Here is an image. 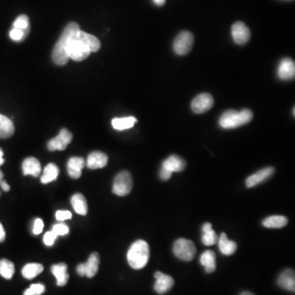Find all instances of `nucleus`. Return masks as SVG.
<instances>
[{
  "instance_id": "nucleus-20",
  "label": "nucleus",
  "mask_w": 295,
  "mask_h": 295,
  "mask_svg": "<svg viewBox=\"0 0 295 295\" xmlns=\"http://www.w3.org/2000/svg\"><path fill=\"white\" fill-rule=\"evenodd\" d=\"M77 37L87 46L91 53L98 51L101 47V43L98 38L91 34L80 30L78 31Z\"/></svg>"
},
{
  "instance_id": "nucleus-1",
  "label": "nucleus",
  "mask_w": 295,
  "mask_h": 295,
  "mask_svg": "<svg viewBox=\"0 0 295 295\" xmlns=\"http://www.w3.org/2000/svg\"><path fill=\"white\" fill-rule=\"evenodd\" d=\"M80 26L78 23H70L66 26L65 28L62 33L61 36L59 38L55 46L53 48L52 58L53 61L58 66L65 65L69 60L67 55V47L71 37L75 35L80 31Z\"/></svg>"
},
{
  "instance_id": "nucleus-29",
  "label": "nucleus",
  "mask_w": 295,
  "mask_h": 295,
  "mask_svg": "<svg viewBox=\"0 0 295 295\" xmlns=\"http://www.w3.org/2000/svg\"><path fill=\"white\" fill-rule=\"evenodd\" d=\"M59 169L54 163H49L45 169L43 175H41V181L43 184H48L52 181H56L58 176Z\"/></svg>"
},
{
  "instance_id": "nucleus-38",
  "label": "nucleus",
  "mask_w": 295,
  "mask_h": 295,
  "mask_svg": "<svg viewBox=\"0 0 295 295\" xmlns=\"http://www.w3.org/2000/svg\"><path fill=\"white\" fill-rule=\"evenodd\" d=\"M44 229V222L41 220V218H37L36 220L34 222V226H33V233L35 234H40Z\"/></svg>"
},
{
  "instance_id": "nucleus-46",
  "label": "nucleus",
  "mask_w": 295,
  "mask_h": 295,
  "mask_svg": "<svg viewBox=\"0 0 295 295\" xmlns=\"http://www.w3.org/2000/svg\"><path fill=\"white\" fill-rule=\"evenodd\" d=\"M0 194H1V193H0Z\"/></svg>"
},
{
  "instance_id": "nucleus-7",
  "label": "nucleus",
  "mask_w": 295,
  "mask_h": 295,
  "mask_svg": "<svg viewBox=\"0 0 295 295\" xmlns=\"http://www.w3.org/2000/svg\"><path fill=\"white\" fill-rule=\"evenodd\" d=\"M193 42H194V37L190 31H181L174 41V52L180 56L186 55L191 51Z\"/></svg>"
},
{
  "instance_id": "nucleus-23",
  "label": "nucleus",
  "mask_w": 295,
  "mask_h": 295,
  "mask_svg": "<svg viewBox=\"0 0 295 295\" xmlns=\"http://www.w3.org/2000/svg\"><path fill=\"white\" fill-rule=\"evenodd\" d=\"M100 262V255L97 252L91 253L87 262L86 263H84V266H85V277H87L88 278L94 277L98 272Z\"/></svg>"
},
{
  "instance_id": "nucleus-16",
  "label": "nucleus",
  "mask_w": 295,
  "mask_h": 295,
  "mask_svg": "<svg viewBox=\"0 0 295 295\" xmlns=\"http://www.w3.org/2000/svg\"><path fill=\"white\" fill-rule=\"evenodd\" d=\"M277 284L281 289H285L289 292L295 291V275L294 271L292 269H286L280 275Z\"/></svg>"
},
{
  "instance_id": "nucleus-28",
  "label": "nucleus",
  "mask_w": 295,
  "mask_h": 295,
  "mask_svg": "<svg viewBox=\"0 0 295 295\" xmlns=\"http://www.w3.org/2000/svg\"><path fill=\"white\" fill-rule=\"evenodd\" d=\"M136 122L137 119L134 116L114 118V119H112V126L115 130H124L132 128Z\"/></svg>"
},
{
  "instance_id": "nucleus-8",
  "label": "nucleus",
  "mask_w": 295,
  "mask_h": 295,
  "mask_svg": "<svg viewBox=\"0 0 295 295\" xmlns=\"http://www.w3.org/2000/svg\"><path fill=\"white\" fill-rule=\"evenodd\" d=\"M213 105V97L208 93H204L193 99L191 103V109L194 113L200 114L209 111Z\"/></svg>"
},
{
  "instance_id": "nucleus-15",
  "label": "nucleus",
  "mask_w": 295,
  "mask_h": 295,
  "mask_svg": "<svg viewBox=\"0 0 295 295\" xmlns=\"http://www.w3.org/2000/svg\"><path fill=\"white\" fill-rule=\"evenodd\" d=\"M108 162V158L106 153L100 151H94L88 156L86 165L90 169H100L106 167Z\"/></svg>"
},
{
  "instance_id": "nucleus-27",
  "label": "nucleus",
  "mask_w": 295,
  "mask_h": 295,
  "mask_svg": "<svg viewBox=\"0 0 295 295\" xmlns=\"http://www.w3.org/2000/svg\"><path fill=\"white\" fill-rule=\"evenodd\" d=\"M288 223V219L284 216L275 215L265 218L263 222V226L270 229H281L285 227Z\"/></svg>"
},
{
  "instance_id": "nucleus-12",
  "label": "nucleus",
  "mask_w": 295,
  "mask_h": 295,
  "mask_svg": "<svg viewBox=\"0 0 295 295\" xmlns=\"http://www.w3.org/2000/svg\"><path fill=\"white\" fill-rule=\"evenodd\" d=\"M275 173V168L272 167H265L260 171H257L256 173L252 174L250 176H248L245 181L247 188H252L263 183L264 181L268 180Z\"/></svg>"
},
{
  "instance_id": "nucleus-43",
  "label": "nucleus",
  "mask_w": 295,
  "mask_h": 295,
  "mask_svg": "<svg viewBox=\"0 0 295 295\" xmlns=\"http://www.w3.org/2000/svg\"><path fill=\"white\" fill-rule=\"evenodd\" d=\"M3 156H4V152H3L2 149H0V166H2L4 163V159H3Z\"/></svg>"
},
{
  "instance_id": "nucleus-2",
  "label": "nucleus",
  "mask_w": 295,
  "mask_h": 295,
  "mask_svg": "<svg viewBox=\"0 0 295 295\" xmlns=\"http://www.w3.org/2000/svg\"><path fill=\"white\" fill-rule=\"evenodd\" d=\"M149 246L145 240H137L131 244L127 252V261L133 269L144 268L149 262Z\"/></svg>"
},
{
  "instance_id": "nucleus-21",
  "label": "nucleus",
  "mask_w": 295,
  "mask_h": 295,
  "mask_svg": "<svg viewBox=\"0 0 295 295\" xmlns=\"http://www.w3.org/2000/svg\"><path fill=\"white\" fill-rule=\"evenodd\" d=\"M218 246L221 252L226 256L234 254L237 249V244L234 241L229 240L226 233H222L218 240Z\"/></svg>"
},
{
  "instance_id": "nucleus-36",
  "label": "nucleus",
  "mask_w": 295,
  "mask_h": 295,
  "mask_svg": "<svg viewBox=\"0 0 295 295\" xmlns=\"http://www.w3.org/2000/svg\"><path fill=\"white\" fill-rule=\"evenodd\" d=\"M57 238V234L53 232V230L51 231H49V232L46 233L44 236V242H45V245L47 246H52L54 242H55L56 239Z\"/></svg>"
},
{
  "instance_id": "nucleus-18",
  "label": "nucleus",
  "mask_w": 295,
  "mask_h": 295,
  "mask_svg": "<svg viewBox=\"0 0 295 295\" xmlns=\"http://www.w3.org/2000/svg\"><path fill=\"white\" fill-rule=\"evenodd\" d=\"M23 171L25 175L39 176L41 172V163L35 158H27L23 163Z\"/></svg>"
},
{
  "instance_id": "nucleus-34",
  "label": "nucleus",
  "mask_w": 295,
  "mask_h": 295,
  "mask_svg": "<svg viewBox=\"0 0 295 295\" xmlns=\"http://www.w3.org/2000/svg\"><path fill=\"white\" fill-rule=\"evenodd\" d=\"M45 285L42 284H33L30 288L26 289L23 295H41L45 293Z\"/></svg>"
},
{
  "instance_id": "nucleus-37",
  "label": "nucleus",
  "mask_w": 295,
  "mask_h": 295,
  "mask_svg": "<svg viewBox=\"0 0 295 295\" xmlns=\"http://www.w3.org/2000/svg\"><path fill=\"white\" fill-rule=\"evenodd\" d=\"M71 217H72V215H71V212H69V211H61V210H59L56 212V219L59 222L69 220V219H71Z\"/></svg>"
},
{
  "instance_id": "nucleus-22",
  "label": "nucleus",
  "mask_w": 295,
  "mask_h": 295,
  "mask_svg": "<svg viewBox=\"0 0 295 295\" xmlns=\"http://www.w3.org/2000/svg\"><path fill=\"white\" fill-rule=\"evenodd\" d=\"M200 263L205 269L207 273H212L216 271V254L212 250H207L202 253Z\"/></svg>"
},
{
  "instance_id": "nucleus-4",
  "label": "nucleus",
  "mask_w": 295,
  "mask_h": 295,
  "mask_svg": "<svg viewBox=\"0 0 295 295\" xmlns=\"http://www.w3.org/2000/svg\"><path fill=\"white\" fill-rule=\"evenodd\" d=\"M78 32L70 39L67 47V55L69 59L74 61L81 62L90 56V49L77 37Z\"/></svg>"
},
{
  "instance_id": "nucleus-13",
  "label": "nucleus",
  "mask_w": 295,
  "mask_h": 295,
  "mask_svg": "<svg viewBox=\"0 0 295 295\" xmlns=\"http://www.w3.org/2000/svg\"><path fill=\"white\" fill-rule=\"evenodd\" d=\"M278 77L282 81H290L294 78L295 64L293 60L285 57L281 60L278 67Z\"/></svg>"
},
{
  "instance_id": "nucleus-31",
  "label": "nucleus",
  "mask_w": 295,
  "mask_h": 295,
  "mask_svg": "<svg viewBox=\"0 0 295 295\" xmlns=\"http://www.w3.org/2000/svg\"><path fill=\"white\" fill-rule=\"evenodd\" d=\"M15 267L11 261L7 259L0 260V276L4 279L10 280L14 275Z\"/></svg>"
},
{
  "instance_id": "nucleus-33",
  "label": "nucleus",
  "mask_w": 295,
  "mask_h": 295,
  "mask_svg": "<svg viewBox=\"0 0 295 295\" xmlns=\"http://www.w3.org/2000/svg\"><path fill=\"white\" fill-rule=\"evenodd\" d=\"M28 35L29 33L16 28H12L10 32H9V36H10L11 40L15 41V42H21V41H24Z\"/></svg>"
},
{
  "instance_id": "nucleus-26",
  "label": "nucleus",
  "mask_w": 295,
  "mask_h": 295,
  "mask_svg": "<svg viewBox=\"0 0 295 295\" xmlns=\"http://www.w3.org/2000/svg\"><path fill=\"white\" fill-rule=\"evenodd\" d=\"M14 125L7 116L0 114V139H8L14 134Z\"/></svg>"
},
{
  "instance_id": "nucleus-9",
  "label": "nucleus",
  "mask_w": 295,
  "mask_h": 295,
  "mask_svg": "<svg viewBox=\"0 0 295 295\" xmlns=\"http://www.w3.org/2000/svg\"><path fill=\"white\" fill-rule=\"evenodd\" d=\"M72 140V134L67 129H62L57 136L48 143V149L50 151H63L67 148Z\"/></svg>"
},
{
  "instance_id": "nucleus-42",
  "label": "nucleus",
  "mask_w": 295,
  "mask_h": 295,
  "mask_svg": "<svg viewBox=\"0 0 295 295\" xmlns=\"http://www.w3.org/2000/svg\"><path fill=\"white\" fill-rule=\"evenodd\" d=\"M152 1L155 5L159 7L163 6L166 4V0H152Z\"/></svg>"
},
{
  "instance_id": "nucleus-32",
  "label": "nucleus",
  "mask_w": 295,
  "mask_h": 295,
  "mask_svg": "<svg viewBox=\"0 0 295 295\" xmlns=\"http://www.w3.org/2000/svg\"><path fill=\"white\" fill-rule=\"evenodd\" d=\"M12 28L19 29L26 32H30V19L27 15H20L12 24Z\"/></svg>"
},
{
  "instance_id": "nucleus-14",
  "label": "nucleus",
  "mask_w": 295,
  "mask_h": 295,
  "mask_svg": "<svg viewBox=\"0 0 295 295\" xmlns=\"http://www.w3.org/2000/svg\"><path fill=\"white\" fill-rule=\"evenodd\" d=\"M185 167H186V162L177 155H171L164 160L162 164V168L170 171L171 173L183 171Z\"/></svg>"
},
{
  "instance_id": "nucleus-10",
  "label": "nucleus",
  "mask_w": 295,
  "mask_h": 295,
  "mask_svg": "<svg viewBox=\"0 0 295 295\" xmlns=\"http://www.w3.org/2000/svg\"><path fill=\"white\" fill-rule=\"evenodd\" d=\"M155 282L154 289L159 294H165L167 292H169L174 285L175 281L171 276L167 275L161 271H157L154 274Z\"/></svg>"
},
{
  "instance_id": "nucleus-11",
  "label": "nucleus",
  "mask_w": 295,
  "mask_h": 295,
  "mask_svg": "<svg viewBox=\"0 0 295 295\" xmlns=\"http://www.w3.org/2000/svg\"><path fill=\"white\" fill-rule=\"evenodd\" d=\"M231 35L237 45H244L250 40V31L242 22H237L231 27Z\"/></svg>"
},
{
  "instance_id": "nucleus-44",
  "label": "nucleus",
  "mask_w": 295,
  "mask_h": 295,
  "mask_svg": "<svg viewBox=\"0 0 295 295\" xmlns=\"http://www.w3.org/2000/svg\"><path fill=\"white\" fill-rule=\"evenodd\" d=\"M240 295H255L254 293H251V292L244 291L240 293Z\"/></svg>"
},
{
  "instance_id": "nucleus-41",
  "label": "nucleus",
  "mask_w": 295,
  "mask_h": 295,
  "mask_svg": "<svg viewBox=\"0 0 295 295\" xmlns=\"http://www.w3.org/2000/svg\"><path fill=\"white\" fill-rule=\"evenodd\" d=\"M0 185H1V188L4 189V191H9V189H10V186H9V185L7 183L6 181L3 180V181L0 182Z\"/></svg>"
},
{
  "instance_id": "nucleus-45",
  "label": "nucleus",
  "mask_w": 295,
  "mask_h": 295,
  "mask_svg": "<svg viewBox=\"0 0 295 295\" xmlns=\"http://www.w3.org/2000/svg\"><path fill=\"white\" fill-rule=\"evenodd\" d=\"M4 179V173H3L2 171H0V182Z\"/></svg>"
},
{
  "instance_id": "nucleus-19",
  "label": "nucleus",
  "mask_w": 295,
  "mask_h": 295,
  "mask_svg": "<svg viewBox=\"0 0 295 295\" xmlns=\"http://www.w3.org/2000/svg\"><path fill=\"white\" fill-rule=\"evenodd\" d=\"M52 273L57 279V285L64 286L69 280V275L67 273V266L66 263H60L53 265L51 267Z\"/></svg>"
},
{
  "instance_id": "nucleus-24",
  "label": "nucleus",
  "mask_w": 295,
  "mask_h": 295,
  "mask_svg": "<svg viewBox=\"0 0 295 295\" xmlns=\"http://www.w3.org/2000/svg\"><path fill=\"white\" fill-rule=\"evenodd\" d=\"M202 242L207 246H212L218 242V234L212 230V226L209 222H206L202 226Z\"/></svg>"
},
{
  "instance_id": "nucleus-39",
  "label": "nucleus",
  "mask_w": 295,
  "mask_h": 295,
  "mask_svg": "<svg viewBox=\"0 0 295 295\" xmlns=\"http://www.w3.org/2000/svg\"><path fill=\"white\" fill-rule=\"evenodd\" d=\"M171 175H172L171 172L167 171V170L163 169V168H161L160 172H159V176H160V178H161V180H163V181H168V180L171 178Z\"/></svg>"
},
{
  "instance_id": "nucleus-35",
  "label": "nucleus",
  "mask_w": 295,
  "mask_h": 295,
  "mask_svg": "<svg viewBox=\"0 0 295 295\" xmlns=\"http://www.w3.org/2000/svg\"><path fill=\"white\" fill-rule=\"evenodd\" d=\"M53 232L55 233L57 236L59 235H66V234L69 233V227L67 225L63 224V223H59L53 226Z\"/></svg>"
},
{
  "instance_id": "nucleus-6",
  "label": "nucleus",
  "mask_w": 295,
  "mask_h": 295,
  "mask_svg": "<svg viewBox=\"0 0 295 295\" xmlns=\"http://www.w3.org/2000/svg\"><path fill=\"white\" fill-rule=\"evenodd\" d=\"M133 187V179L131 174L128 171H122L115 177L112 185V193L116 195H127Z\"/></svg>"
},
{
  "instance_id": "nucleus-5",
  "label": "nucleus",
  "mask_w": 295,
  "mask_h": 295,
  "mask_svg": "<svg viewBox=\"0 0 295 295\" xmlns=\"http://www.w3.org/2000/svg\"><path fill=\"white\" fill-rule=\"evenodd\" d=\"M196 247L191 240L179 239L173 245V252L177 259L185 262L193 260L196 254Z\"/></svg>"
},
{
  "instance_id": "nucleus-30",
  "label": "nucleus",
  "mask_w": 295,
  "mask_h": 295,
  "mask_svg": "<svg viewBox=\"0 0 295 295\" xmlns=\"http://www.w3.org/2000/svg\"><path fill=\"white\" fill-rule=\"evenodd\" d=\"M43 271V265L40 264V263H28L23 267L22 273L25 278L31 280L36 277Z\"/></svg>"
},
{
  "instance_id": "nucleus-3",
  "label": "nucleus",
  "mask_w": 295,
  "mask_h": 295,
  "mask_svg": "<svg viewBox=\"0 0 295 295\" xmlns=\"http://www.w3.org/2000/svg\"><path fill=\"white\" fill-rule=\"evenodd\" d=\"M253 117V113L249 109H243L240 112L227 110L221 116L219 125L223 129L238 128L240 126L248 124Z\"/></svg>"
},
{
  "instance_id": "nucleus-25",
  "label": "nucleus",
  "mask_w": 295,
  "mask_h": 295,
  "mask_svg": "<svg viewBox=\"0 0 295 295\" xmlns=\"http://www.w3.org/2000/svg\"><path fill=\"white\" fill-rule=\"evenodd\" d=\"M71 204L76 213L86 216L88 212L87 202L82 193H75L71 197Z\"/></svg>"
},
{
  "instance_id": "nucleus-40",
  "label": "nucleus",
  "mask_w": 295,
  "mask_h": 295,
  "mask_svg": "<svg viewBox=\"0 0 295 295\" xmlns=\"http://www.w3.org/2000/svg\"><path fill=\"white\" fill-rule=\"evenodd\" d=\"M5 238H6V233L4 230V226L0 223V243L4 242Z\"/></svg>"
},
{
  "instance_id": "nucleus-17",
  "label": "nucleus",
  "mask_w": 295,
  "mask_h": 295,
  "mask_svg": "<svg viewBox=\"0 0 295 295\" xmlns=\"http://www.w3.org/2000/svg\"><path fill=\"white\" fill-rule=\"evenodd\" d=\"M86 166V161L82 157H72L67 163V171L73 179H78L82 173V169Z\"/></svg>"
}]
</instances>
